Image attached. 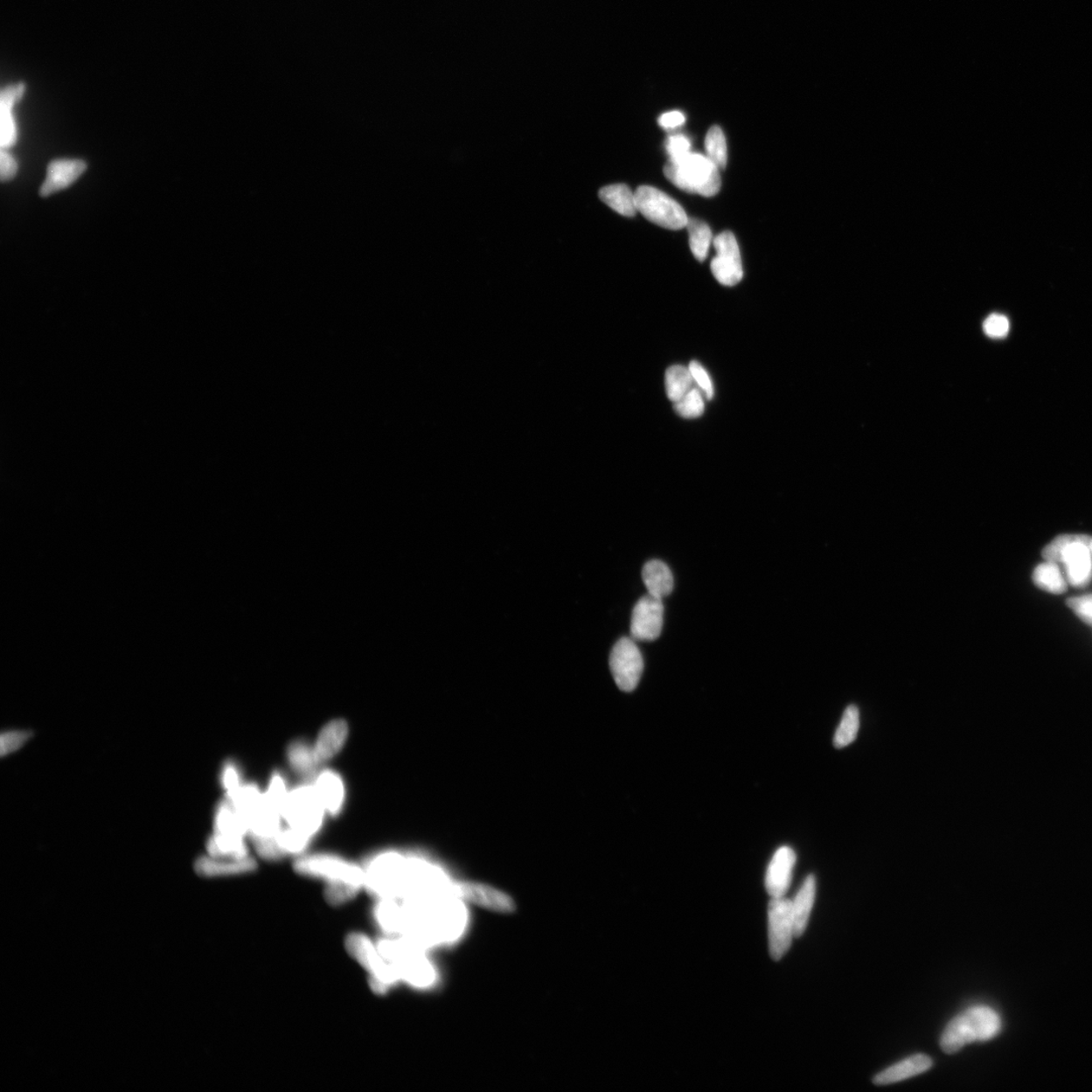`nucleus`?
Returning <instances> with one entry per match:
<instances>
[{"mask_svg": "<svg viewBox=\"0 0 1092 1092\" xmlns=\"http://www.w3.org/2000/svg\"><path fill=\"white\" fill-rule=\"evenodd\" d=\"M295 869L301 875L323 879L326 882V900L332 906L348 902L365 888V869L333 855L300 858Z\"/></svg>", "mask_w": 1092, "mask_h": 1092, "instance_id": "obj_1", "label": "nucleus"}, {"mask_svg": "<svg viewBox=\"0 0 1092 1092\" xmlns=\"http://www.w3.org/2000/svg\"><path fill=\"white\" fill-rule=\"evenodd\" d=\"M1000 1030L1001 1020L997 1012L987 1006H975L948 1024L941 1038V1048L947 1054H955L967 1044L988 1041Z\"/></svg>", "mask_w": 1092, "mask_h": 1092, "instance_id": "obj_2", "label": "nucleus"}, {"mask_svg": "<svg viewBox=\"0 0 1092 1092\" xmlns=\"http://www.w3.org/2000/svg\"><path fill=\"white\" fill-rule=\"evenodd\" d=\"M664 173L678 189L712 198L720 191V170L707 156L688 153L678 160H669Z\"/></svg>", "mask_w": 1092, "mask_h": 1092, "instance_id": "obj_3", "label": "nucleus"}, {"mask_svg": "<svg viewBox=\"0 0 1092 1092\" xmlns=\"http://www.w3.org/2000/svg\"><path fill=\"white\" fill-rule=\"evenodd\" d=\"M407 863L396 852H379L365 869V888L378 900H400Z\"/></svg>", "mask_w": 1092, "mask_h": 1092, "instance_id": "obj_4", "label": "nucleus"}, {"mask_svg": "<svg viewBox=\"0 0 1092 1092\" xmlns=\"http://www.w3.org/2000/svg\"><path fill=\"white\" fill-rule=\"evenodd\" d=\"M326 810L314 785H303L289 791L282 816L289 828L310 837L318 832Z\"/></svg>", "mask_w": 1092, "mask_h": 1092, "instance_id": "obj_5", "label": "nucleus"}, {"mask_svg": "<svg viewBox=\"0 0 1092 1092\" xmlns=\"http://www.w3.org/2000/svg\"><path fill=\"white\" fill-rule=\"evenodd\" d=\"M349 954L357 960L365 970L371 974V986L373 991L384 993L399 981L393 968L381 955L378 943H374L363 934H351L346 939Z\"/></svg>", "mask_w": 1092, "mask_h": 1092, "instance_id": "obj_6", "label": "nucleus"}, {"mask_svg": "<svg viewBox=\"0 0 1092 1092\" xmlns=\"http://www.w3.org/2000/svg\"><path fill=\"white\" fill-rule=\"evenodd\" d=\"M381 955L396 971L399 979L416 986L428 985L431 980L430 967L417 952L414 943L393 939L379 941Z\"/></svg>", "mask_w": 1092, "mask_h": 1092, "instance_id": "obj_7", "label": "nucleus"}, {"mask_svg": "<svg viewBox=\"0 0 1092 1092\" xmlns=\"http://www.w3.org/2000/svg\"><path fill=\"white\" fill-rule=\"evenodd\" d=\"M637 211L649 221L669 230L686 227L689 218L676 200L655 187L639 186L635 192Z\"/></svg>", "mask_w": 1092, "mask_h": 1092, "instance_id": "obj_8", "label": "nucleus"}, {"mask_svg": "<svg viewBox=\"0 0 1092 1092\" xmlns=\"http://www.w3.org/2000/svg\"><path fill=\"white\" fill-rule=\"evenodd\" d=\"M609 663L618 688L623 692H632L641 681L643 671V658L635 639L620 638L614 645Z\"/></svg>", "mask_w": 1092, "mask_h": 1092, "instance_id": "obj_9", "label": "nucleus"}, {"mask_svg": "<svg viewBox=\"0 0 1092 1092\" xmlns=\"http://www.w3.org/2000/svg\"><path fill=\"white\" fill-rule=\"evenodd\" d=\"M769 949L771 957L779 961L790 949L795 938L792 901L783 897H772L768 908Z\"/></svg>", "mask_w": 1092, "mask_h": 1092, "instance_id": "obj_10", "label": "nucleus"}, {"mask_svg": "<svg viewBox=\"0 0 1092 1092\" xmlns=\"http://www.w3.org/2000/svg\"><path fill=\"white\" fill-rule=\"evenodd\" d=\"M717 255L712 261L713 274L720 283L727 287L738 284L744 276L739 244L732 232L721 233L714 239Z\"/></svg>", "mask_w": 1092, "mask_h": 1092, "instance_id": "obj_11", "label": "nucleus"}, {"mask_svg": "<svg viewBox=\"0 0 1092 1092\" xmlns=\"http://www.w3.org/2000/svg\"><path fill=\"white\" fill-rule=\"evenodd\" d=\"M663 599L646 594L633 609L630 623L635 641L652 642L661 636L664 623Z\"/></svg>", "mask_w": 1092, "mask_h": 1092, "instance_id": "obj_12", "label": "nucleus"}, {"mask_svg": "<svg viewBox=\"0 0 1092 1092\" xmlns=\"http://www.w3.org/2000/svg\"><path fill=\"white\" fill-rule=\"evenodd\" d=\"M451 893L465 901L500 913H511L515 909L511 897L486 884L461 882L451 887Z\"/></svg>", "mask_w": 1092, "mask_h": 1092, "instance_id": "obj_13", "label": "nucleus"}, {"mask_svg": "<svg viewBox=\"0 0 1092 1092\" xmlns=\"http://www.w3.org/2000/svg\"><path fill=\"white\" fill-rule=\"evenodd\" d=\"M796 854L790 846H781L768 866L765 887L771 897H783L789 890Z\"/></svg>", "mask_w": 1092, "mask_h": 1092, "instance_id": "obj_14", "label": "nucleus"}, {"mask_svg": "<svg viewBox=\"0 0 1092 1092\" xmlns=\"http://www.w3.org/2000/svg\"><path fill=\"white\" fill-rule=\"evenodd\" d=\"M1089 544L1076 541L1066 546L1060 563L1064 565L1066 579L1075 588L1087 587L1092 579V553Z\"/></svg>", "mask_w": 1092, "mask_h": 1092, "instance_id": "obj_15", "label": "nucleus"}, {"mask_svg": "<svg viewBox=\"0 0 1092 1092\" xmlns=\"http://www.w3.org/2000/svg\"><path fill=\"white\" fill-rule=\"evenodd\" d=\"M87 170L86 161L80 159H56L48 165L46 178L40 189L42 197L67 189Z\"/></svg>", "mask_w": 1092, "mask_h": 1092, "instance_id": "obj_16", "label": "nucleus"}, {"mask_svg": "<svg viewBox=\"0 0 1092 1092\" xmlns=\"http://www.w3.org/2000/svg\"><path fill=\"white\" fill-rule=\"evenodd\" d=\"M24 92L25 87L23 83L14 84V86L3 90L2 101H0V107H2V114H0V142H2V148H4V150H9V148L14 146L17 140V125L14 114H12V109H14L16 103L23 98Z\"/></svg>", "mask_w": 1092, "mask_h": 1092, "instance_id": "obj_17", "label": "nucleus"}, {"mask_svg": "<svg viewBox=\"0 0 1092 1092\" xmlns=\"http://www.w3.org/2000/svg\"><path fill=\"white\" fill-rule=\"evenodd\" d=\"M314 786L326 812L338 816L345 799L344 784L339 775L330 770L323 771L316 776Z\"/></svg>", "mask_w": 1092, "mask_h": 1092, "instance_id": "obj_18", "label": "nucleus"}, {"mask_svg": "<svg viewBox=\"0 0 1092 1092\" xmlns=\"http://www.w3.org/2000/svg\"><path fill=\"white\" fill-rule=\"evenodd\" d=\"M348 732L346 721L341 720L329 722L322 728L314 746L319 764L333 759L341 751L347 740Z\"/></svg>", "mask_w": 1092, "mask_h": 1092, "instance_id": "obj_19", "label": "nucleus"}, {"mask_svg": "<svg viewBox=\"0 0 1092 1092\" xmlns=\"http://www.w3.org/2000/svg\"><path fill=\"white\" fill-rule=\"evenodd\" d=\"M257 868L254 859L247 857L235 858H200L196 864L198 874L209 877L229 876L249 873Z\"/></svg>", "mask_w": 1092, "mask_h": 1092, "instance_id": "obj_20", "label": "nucleus"}, {"mask_svg": "<svg viewBox=\"0 0 1092 1092\" xmlns=\"http://www.w3.org/2000/svg\"><path fill=\"white\" fill-rule=\"evenodd\" d=\"M933 1060L925 1054L911 1056L896 1063L891 1068L877 1075L873 1082L876 1085H887L906 1081V1079L923 1074L932 1068Z\"/></svg>", "mask_w": 1092, "mask_h": 1092, "instance_id": "obj_21", "label": "nucleus"}, {"mask_svg": "<svg viewBox=\"0 0 1092 1092\" xmlns=\"http://www.w3.org/2000/svg\"><path fill=\"white\" fill-rule=\"evenodd\" d=\"M816 877L809 875L806 877L798 894L795 896L794 901H792L795 938H799V936H803L807 925H809L811 909L814 901H816Z\"/></svg>", "mask_w": 1092, "mask_h": 1092, "instance_id": "obj_22", "label": "nucleus"}, {"mask_svg": "<svg viewBox=\"0 0 1092 1092\" xmlns=\"http://www.w3.org/2000/svg\"><path fill=\"white\" fill-rule=\"evenodd\" d=\"M643 583L650 595L664 599L674 589V577L662 560H650L643 568Z\"/></svg>", "mask_w": 1092, "mask_h": 1092, "instance_id": "obj_23", "label": "nucleus"}, {"mask_svg": "<svg viewBox=\"0 0 1092 1092\" xmlns=\"http://www.w3.org/2000/svg\"><path fill=\"white\" fill-rule=\"evenodd\" d=\"M603 203L624 217H633L637 212L635 193L625 184H612L599 191Z\"/></svg>", "mask_w": 1092, "mask_h": 1092, "instance_id": "obj_24", "label": "nucleus"}, {"mask_svg": "<svg viewBox=\"0 0 1092 1092\" xmlns=\"http://www.w3.org/2000/svg\"><path fill=\"white\" fill-rule=\"evenodd\" d=\"M1033 581L1040 589L1056 595L1065 593L1068 587V581L1064 578L1058 564L1048 560L1035 568Z\"/></svg>", "mask_w": 1092, "mask_h": 1092, "instance_id": "obj_25", "label": "nucleus"}, {"mask_svg": "<svg viewBox=\"0 0 1092 1092\" xmlns=\"http://www.w3.org/2000/svg\"><path fill=\"white\" fill-rule=\"evenodd\" d=\"M248 832L247 823L230 801L226 800L219 805L216 817V833L244 838Z\"/></svg>", "mask_w": 1092, "mask_h": 1092, "instance_id": "obj_26", "label": "nucleus"}, {"mask_svg": "<svg viewBox=\"0 0 1092 1092\" xmlns=\"http://www.w3.org/2000/svg\"><path fill=\"white\" fill-rule=\"evenodd\" d=\"M695 381L689 367L673 365L665 372V391L671 402L676 403L693 389Z\"/></svg>", "mask_w": 1092, "mask_h": 1092, "instance_id": "obj_27", "label": "nucleus"}, {"mask_svg": "<svg viewBox=\"0 0 1092 1092\" xmlns=\"http://www.w3.org/2000/svg\"><path fill=\"white\" fill-rule=\"evenodd\" d=\"M208 850L211 857L242 859L248 857L247 846L244 838L232 837L215 833L210 839Z\"/></svg>", "mask_w": 1092, "mask_h": 1092, "instance_id": "obj_28", "label": "nucleus"}, {"mask_svg": "<svg viewBox=\"0 0 1092 1092\" xmlns=\"http://www.w3.org/2000/svg\"><path fill=\"white\" fill-rule=\"evenodd\" d=\"M288 760L294 770L302 775L312 774L319 765L314 747L303 741H293L289 746Z\"/></svg>", "mask_w": 1092, "mask_h": 1092, "instance_id": "obj_29", "label": "nucleus"}, {"mask_svg": "<svg viewBox=\"0 0 1092 1092\" xmlns=\"http://www.w3.org/2000/svg\"><path fill=\"white\" fill-rule=\"evenodd\" d=\"M689 231L690 248L692 250L696 260L704 261L706 260L710 243L713 241V233L709 226L700 219H689L686 226Z\"/></svg>", "mask_w": 1092, "mask_h": 1092, "instance_id": "obj_30", "label": "nucleus"}, {"mask_svg": "<svg viewBox=\"0 0 1092 1092\" xmlns=\"http://www.w3.org/2000/svg\"><path fill=\"white\" fill-rule=\"evenodd\" d=\"M860 728V713L856 706L845 708L841 722L837 728L833 744L838 748L848 747L857 739Z\"/></svg>", "mask_w": 1092, "mask_h": 1092, "instance_id": "obj_31", "label": "nucleus"}, {"mask_svg": "<svg viewBox=\"0 0 1092 1092\" xmlns=\"http://www.w3.org/2000/svg\"><path fill=\"white\" fill-rule=\"evenodd\" d=\"M707 157L719 168L725 170L727 164V146L726 136L721 128L713 126L709 129L706 139Z\"/></svg>", "mask_w": 1092, "mask_h": 1092, "instance_id": "obj_32", "label": "nucleus"}, {"mask_svg": "<svg viewBox=\"0 0 1092 1092\" xmlns=\"http://www.w3.org/2000/svg\"><path fill=\"white\" fill-rule=\"evenodd\" d=\"M699 387H693L686 396L674 403V409L678 416L684 419H696L706 411V399Z\"/></svg>", "mask_w": 1092, "mask_h": 1092, "instance_id": "obj_33", "label": "nucleus"}, {"mask_svg": "<svg viewBox=\"0 0 1092 1092\" xmlns=\"http://www.w3.org/2000/svg\"><path fill=\"white\" fill-rule=\"evenodd\" d=\"M312 837L306 835L298 830L289 828L277 833L276 841L279 843L284 855H298L305 851Z\"/></svg>", "mask_w": 1092, "mask_h": 1092, "instance_id": "obj_34", "label": "nucleus"}, {"mask_svg": "<svg viewBox=\"0 0 1092 1092\" xmlns=\"http://www.w3.org/2000/svg\"><path fill=\"white\" fill-rule=\"evenodd\" d=\"M1091 539L1092 538H1090V536L1084 534L1059 535L1043 549V558L1046 560L1059 564L1060 560H1061V553L1066 546L1074 544V542L1076 541H1083L1090 545Z\"/></svg>", "mask_w": 1092, "mask_h": 1092, "instance_id": "obj_35", "label": "nucleus"}, {"mask_svg": "<svg viewBox=\"0 0 1092 1092\" xmlns=\"http://www.w3.org/2000/svg\"><path fill=\"white\" fill-rule=\"evenodd\" d=\"M289 793L286 780L280 773H275L269 781L268 791L264 793V798L269 805L282 813Z\"/></svg>", "mask_w": 1092, "mask_h": 1092, "instance_id": "obj_36", "label": "nucleus"}, {"mask_svg": "<svg viewBox=\"0 0 1092 1092\" xmlns=\"http://www.w3.org/2000/svg\"><path fill=\"white\" fill-rule=\"evenodd\" d=\"M1011 329L1010 321L1004 315L993 314L984 321V330L993 339L1005 338Z\"/></svg>", "mask_w": 1092, "mask_h": 1092, "instance_id": "obj_37", "label": "nucleus"}, {"mask_svg": "<svg viewBox=\"0 0 1092 1092\" xmlns=\"http://www.w3.org/2000/svg\"><path fill=\"white\" fill-rule=\"evenodd\" d=\"M688 367L691 374H692L695 384H697L698 387H699V389L706 393V398L708 400L713 399L714 386L706 368H704L701 364L698 363V361H692V363H690Z\"/></svg>", "mask_w": 1092, "mask_h": 1092, "instance_id": "obj_38", "label": "nucleus"}, {"mask_svg": "<svg viewBox=\"0 0 1092 1092\" xmlns=\"http://www.w3.org/2000/svg\"><path fill=\"white\" fill-rule=\"evenodd\" d=\"M254 845L258 855L265 860L276 861L286 856L277 843L276 837L254 839Z\"/></svg>", "mask_w": 1092, "mask_h": 1092, "instance_id": "obj_39", "label": "nucleus"}, {"mask_svg": "<svg viewBox=\"0 0 1092 1092\" xmlns=\"http://www.w3.org/2000/svg\"><path fill=\"white\" fill-rule=\"evenodd\" d=\"M1068 606L1084 623L1092 626V594L1068 600Z\"/></svg>", "mask_w": 1092, "mask_h": 1092, "instance_id": "obj_40", "label": "nucleus"}, {"mask_svg": "<svg viewBox=\"0 0 1092 1092\" xmlns=\"http://www.w3.org/2000/svg\"><path fill=\"white\" fill-rule=\"evenodd\" d=\"M690 141L684 135L670 136L667 142H665V150H667L671 161L684 157L685 155L690 153Z\"/></svg>", "mask_w": 1092, "mask_h": 1092, "instance_id": "obj_41", "label": "nucleus"}, {"mask_svg": "<svg viewBox=\"0 0 1092 1092\" xmlns=\"http://www.w3.org/2000/svg\"><path fill=\"white\" fill-rule=\"evenodd\" d=\"M18 164L17 159L12 156L9 150L2 148L0 154V174H2L3 182H9L17 176Z\"/></svg>", "mask_w": 1092, "mask_h": 1092, "instance_id": "obj_42", "label": "nucleus"}, {"mask_svg": "<svg viewBox=\"0 0 1092 1092\" xmlns=\"http://www.w3.org/2000/svg\"><path fill=\"white\" fill-rule=\"evenodd\" d=\"M31 734L29 732H14L3 734L2 736V755L10 754L16 751L24 742L31 738Z\"/></svg>", "mask_w": 1092, "mask_h": 1092, "instance_id": "obj_43", "label": "nucleus"}, {"mask_svg": "<svg viewBox=\"0 0 1092 1092\" xmlns=\"http://www.w3.org/2000/svg\"><path fill=\"white\" fill-rule=\"evenodd\" d=\"M222 779L224 787L226 788V790H227V794L235 791L241 786L240 775H239L237 768L233 764L226 765Z\"/></svg>", "mask_w": 1092, "mask_h": 1092, "instance_id": "obj_44", "label": "nucleus"}, {"mask_svg": "<svg viewBox=\"0 0 1092 1092\" xmlns=\"http://www.w3.org/2000/svg\"><path fill=\"white\" fill-rule=\"evenodd\" d=\"M685 120L686 119H685V115L681 112L674 111L662 115L660 119H658V124L665 130H671V129L682 126Z\"/></svg>", "mask_w": 1092, "mask_h": 1092, "instance_id": "obj_45", "label": "nucleus"}, {"mask_svg": "<svg viewBox=\"0 0 1092 1092\" xmlns=\"http://www.w3.org/2000/svg\"><path fill=\"white\" fill-rule=\"evenodd\" d=\"M1089 547H1090V552H1091V553H1092V539H1091V542H1090V546H1089Z\"/></svg>", "mask_w": 1092, "mask_h": 1092, "instance_id": "obj_46", "label": "nucleus"}]
</instances>
